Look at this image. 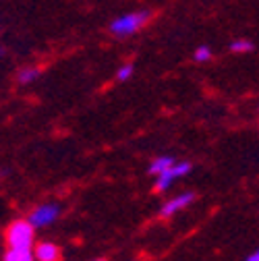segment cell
<instances>
[{
  "instance_id": "8992f818",
  "label": "cell",
  "mask_w": 259,
  "mask_h": 261,
  "mask_svg": "<svg viewBox=\"0 0 259 261\" xmlns=\"http://www.w3.org/2000/svg\"><path fill=\"white\" fill-rule=\"evenodd\" d=\"M36 259L38 261H60V249L52 243H40L36 247Z\"/></svg>"
},
{
  "instance_id": "9c48e42d",
  "label": "cell",
  "mask_w": 259,
  "mask_h": 261,
  "mask_svg": "<svg viewBox=\"0 0 259 261\" xmlns=\"http://www.w3.org/2000/svg\"><path fill=\"white\" fill-rule=\"evenodd\" d=\"M253 48H255L253 42H251V40H245V38H239V40L230 42V50L237 52V54H247V52H251Z\"/></svg>"
},
{
  "instance_id": "52a82bcc",
  "label": "cell",
  "mask_w": 259,
  "mask_h": 261,
  "mask_svg": "<svg viewBox=\"0 0 259 261\" xmlns=\"http://www.w3.org/2000/svg\"><path fill=\"white\" fill-rule=\"evenodd\" d=\"M40 69H36V67H23L19 73H17V81L21 83V85H27V83H34L38 77H40Z\"/></svg>"
},
{
  "instance_id": "3957f363",
  "label": "cell",
  "mask_w": 259,
  "mask_h": 261,
  "mask_svg": "<svg viewBox=\"0 0 259 261\" xmlns=\"http://www.w3.org/2000/svg\"><path fill=\"white\" fill-rule=\"evenodd\" d=\"M191 170V164L189 162H183V164H172V166H168L166 170H162L158 176V182H156V191H166L172 182H174V178H178V176H185L187 172Z\"/></svg>"
},
{
  "instance_id": "30bf717a",
  "label": "cell",
  "mask_w": 259,
  "mask_h": 261,
  "mask_svg": "<svg viewBox=\"0 0 259 261\" xmlns=\"http://www.w3.org/2000/svg\"><path fill=\"white\" fill-rule=\"evenodd\" d=\"M172 164H174V160H172V158H158L153 164L149 166V172H151V174H160L162 170H166V168L172 166Z\"/></svg>"
},
{
  "instance_id": "6da1fadb",
  "label": "cell",
  "mask_w": 259,
  "mask_h": 261,
  "mask_svg": "<svg viewBox=\"0 0 259 261\" xmlns=\"http://www.w3.org/2000/svg\"><path fill=\"white\" fill-rule=\"evenodd\" d=\"M153 13L151 11H133V13H124L116 19L110 21L108 31L116 38H131L151 21Z\"/></svg>"
},
{
  "instance_id": "277c9868",
  "label": "cell",
  "mask_w": 259,
  "mask_h": 261,
  "mask_svg": "<svg viewBox=\"0 0 259 261\" xmlns=\"http://www.w3.org/2000/svg\"><path fill=\"white\" fill-rule=\"evenodd\" d=\"M58 218V205H42V207H38V210H34L31 212V216H29V224L31 226H36V228H40V226H48L50 222H54Z\"/></svg>"
},
{
  "instance_id": "7c38bea8",
  "label": "cell",
  "mask_w": 259,
  "mask_h": 261,
  "mask_svg": "<svg viewBox=\"0 0 259 261\" xmlns=\"http://www.w3.org/2000/svg\"><path fill=\"white\" fill-rule=\"evenodd\" d=\"M133 71H135L133 64H122V67L116 71V79H118V81H126L128 77L133 75Z\"/></svg>"
},
{
  "instance_id": "4fadbf2b",
  "label": "cell",
  "mask_w": 259,
  "mask_h": 261,
  "mask_svg": "<svg viewBox=\"0 0 259 261\" xmlns=\"http://www.w3.org/2000/svg\"><path fill=\"white\" fill-rule=\"evenodd\" d=\"M247 261H259V253H253L251 257H247Z\"/></svg>"
},
{
  "instance_id": "ba28073f",
  "label": "cell",
  "mask_w": 259,
  "mask_h": 261,
  "mask_svg": "<svg viewBox=\"0 0 259 261\" xmlns=\"http://www.w3.org/2000/svg\"><path fill=\"white\" fill-rule=\"evenodd\" d=\"M5 261H34V255H31L29 249H9L5 253Z\"/></svg>"
},
{
  "instance_id": "5bb4252c",
  "label": "cell",
  "mask_w": 259,
  "mask_h": 261,
  "mask_svg": "<svg viewBox=\"0 0 259 261\" xmlns=\"http://www.w3.org/2000/svg\"><path fill=\"white\" fill-rule=\"evenodd\" d=\"M95 261H106V259H95Z\"/></svg>"
},
{
  "instance_id": "9a60e30c",
  "label": "cell",
  "mask_w": 259,
  "mask_h": 261,
  "mask_svg": "<svg viewBox=\"0 0 259 261\" xmlns=\"http://www.w3.org/2000/svg\"><path fill=\"white\" fill-rule=\"evenodd\" d=\"M0 56H3V48H0Z\"/></svg>"
},
{
  "instance_id": "5b68a950",
  "label": "cell",
  "mask_w": 259,
  "mask_h": 261,
  "mask_svg": "<svg viewBox=\"0 0 259 261\" xmlns=\"http://www.w3.org/2000/svg\"><path fill=\"white\" fill-rule=\"evenodd\" d=\"M193 199H195V195H193V193H185V195H180V197H174V199H170L164 207H162V216H164V218H168V216H172V214H176L178 210H183V207H187Z\"/></svg>"
},
{
  "instance_id": "8fae6325",
  "label": "cell",
  "mask_w": 259,
  "mask_h": 261,
  "mask_svg": "<svg viewBox=\"0 0 259 261\" xmlns=\"http://www.w3.org/2000/svg\"><path fill=\"white\" fill-rule=\"evenodd\" d=\"M212 50L208 48V46H199L197 50H195V54H193V58H195V62H210L212 60Z\"/></svg>"
},
{
  "instance_id": "7a4b0ae2",
  "label": "cell",
  "mask_w": 259,
  "mask_h": 261,
  "mask_svg": "<svg viewBox=\"0 0 259 261\" xmlns=\"http://www.w3.org/2000/svg\"><path fill=\"white\" fill-rule=\"evenodd\" d=\"M7 243L13 249H29L34 243V226L25 220H17L7 230Z\"/></svg>"
}]
</instances>
